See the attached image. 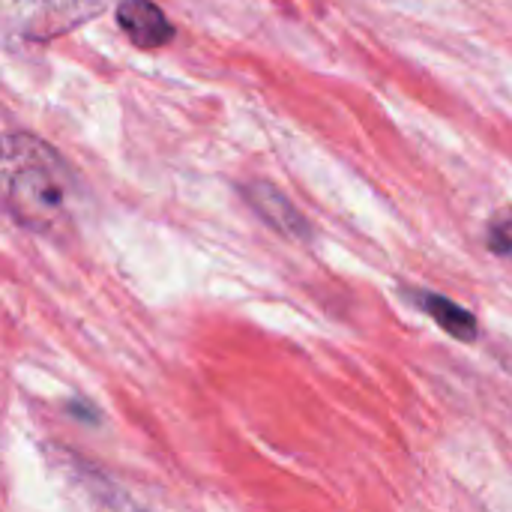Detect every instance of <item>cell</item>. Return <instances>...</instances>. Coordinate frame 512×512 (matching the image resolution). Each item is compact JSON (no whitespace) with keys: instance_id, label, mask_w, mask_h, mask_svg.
I'll return each instance as SVG.
<instances>
[{"instance_id":"6da1fadb","label":"cell","mask_w":512,"mask_h":512,"mask_svg":"<svg viewBox=\"0 0 512 512\" xmlns=\"http://www.w3.org/2000/svg\"><path fill=\"white\" fill-rule=\"evenodd\" d=\"M0 204L30 231L51 234L75 207V174L54 147L27 132L0 135Z\"/></svg>"},{"instance_id":"8992f818","label":"cell","mask_w":512,"mask_h":512,"mask_svg":"<svg viewBox=\"0 0 512 512\" xmlns=\"http://www.w3.org/2000/svg\"><path fill=\"white\" fill-rule=\"evenodd\" d=\"M486 243H489V249H492L498 258H507V261H512V207H507V210H498V213L489 219Z\"/></svg>"},{"instance_id":"5b68a950","label":"cell","mask_w":512,"mask_h":512,"mask_svg":"<svg viewBox=\"0 0 512 512\" xmlns=\"http://www.w3.org/2000/svg\"><path fill=\"white\" fill-rule=\"evenodd\" d=\"M411 297L444 333H450L459 342H477L480 327H477V318L465 306H459L456 300H450L444 294H432V291H414Z\"/></svg>"},{"instance_id":"7a4b0ae2","label":"cell","mask_w":512,"mask_h":512,"mask_svg":"<svg viewBox=\"0 0 512 512\" xmlns=\"http://www.w3.org/2000/svg\"><path fill=\"white\" fill-rule=\"evenodd\" d=\"M18 27L33 39L60 36L102 12L105 0H6Z\"/></svg>"},{"instance_id":"277c9868","label":"cell","mask_w":512,"mask_h":512,"mask_svg":"<svg viewBox=\"0 0 512 512\" xmlns=\"http://www.w3.org/2000/svg\"><path fill=\"white\" fill-rule=\"evenodd\" d=\"M117 24L138 48H162L174 39V27L153 0H120Z\"/></svg>"},{"instance_id":"3957f363","label":"cell","mask_w":512,"mask_h":512,"mask_svg":"<svg viewBox=\"0 0 512 512\" xmlns=\"http://www.w3.org/2000/svg\"><path fill=\"white\" fill-rule=\"evenodd\" d=\"M246 204L273 228L279 231L282 237H291V240H309L312 237V228L306 222V216L288 201L285 192H279L273 183L267 180H249L240 186Z\"/></svg>"}]
</instances>
